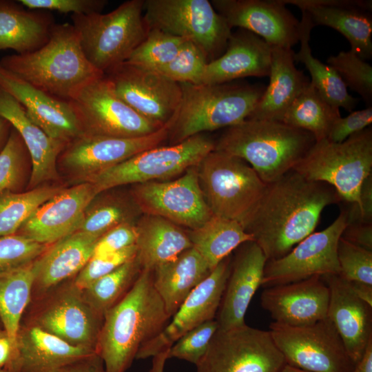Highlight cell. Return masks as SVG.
<instances>
[{
    "mask_svg": "<svg viewBox=\"0 0 372 372\" xmlns=\"http://www.w3.org/2000/svg\"><path fill=\"white\" fill-rule=\"evenodd\" d=\"M0 67L34 87L68 101L104 76L86 59L76 30L68 23H55L48 41L41 48L2 57Z\"/></svg>",
    "mask_w": 372,
    "mask_h": 372,
    "instance_id": "3957f363",
    "label": "cell"
},
{
    "mask_svg": "<svg viewBox=\"0 0 372 372\" xmlns=\"http://www.w3.org/2000/svg\"><path fill=\"white\" fill-rule=\"evenodd\" d=\"M0 87L14 97L50 138L68 143L82 135L70 101L50 95L1 67Z\"/></svg>",
    "mask_w": 372,
    "mask_h": 372,
    "instance_id": "cb8c5ba5",
    "label": "cell"
},
{
    "mask_svg": "<svg viewBox=\"0 0 372 372\" xmlns=\"http://www.w3.org/2000/svg\"><path fill=\"white\" fill-rule=\"evenodd\" d=\"M271 46L243 29L232 32L225 52L209 62L199 84H221L249 77L269 76Z\"/></svg>",
    "mask_w": 372,
    "mask_h": 372,
    "instance_id": "4316f807",
    "label": "cell"
},
{
    "mask_svg": "<svg viewBox=\"0 0 372 372\" xmlns=\"http://www.w3.org/2000/svg\"><path fill=\"white\" fill-rule=\"evenodd\" d=\"M34 276V262L0 274V322L15 344L21 319L32 299Z\"/></svg>",
    "mask_w": 372,
    "mask_h": 372,
    "instance_id": "74e56055",
    "label": "cell"
},
{
    "mask_svg": "<svg viewBox=\"0 0 372 372\" xmlns=\"http://www.w3.org/2000/svg\"><path fill=\"white\" fill-rule=\"evenodd\" d=\"M169 349L152 357V366L148 372H164L165 362L168 360Z\"/></svg>",
    "mask_w": 372,
    "mask_h": 372,
    "instance_id": "94428289",
    "label": "cell"
},
{
    "mask_svg": "<svg viewBox=\"0 0 372 372\" xmlns=\"http://www.w3.org/2000/svg\"><path fill=\"white\" fill-rule=\"evenodd\" d=\"M196 168L201 191L213 215L240 224L267 186L245 161L218 150L206 155Z\"/></svg>",
    "mask_w": 372,
    "mask_h": 372,
    "instance_id": "9c48e42d",
    "label": "cell"
},
{
    "mask_svg": "<svg viewBox=\"0 0 372 372\" xmlns=\"http://www.w3.org/2000/svg\"><path fill=\"white\" fill-rule=\"evenodd\" d=\"M261 305L275 322L291 327L313 324L327 318L329 291L320 276L266 287Z\"/></svg>",
    "mask_w": 372,
    "mask_h": 372,
    "instance_id": "7402d4cb",
    "label": "cell"
},
{
    "mask_svg": "<svg viewBox=\"0 0 372 372\" xmlns=\"http://www.w3.org/2000/svg\"><path fill=\"white\" fill-rule=\"evenodd\" d=\"M12 127V125L7 120L0 117V152L3 149L8 139Z\"/></svg>",
    "mask_w": 372,
    "mask_h": 372,
    "instance_id": "6125c7cd",
    "label": "cell"
},
{
    "mask_svg": "<svg viewBox=\"0 0 372 372\" xmlns=\"http://www.w3.org/2000/svg\"><path fill=\"white\" fill-rule=\"evenodd\" d=\"M16 358V344L11 340L6 331L0 327V368L13 372Z\"/></svg>",
    "mask_w": 372,
    "mask_h": 372,
    "instance_id": "9f6ffc18",
    "label": "cell"
},
{
    "mask_svg": "<svg viewBox=\"0 0 372 372\" xmlns=\"http://www.w3.org/2000/svg\"><path fill=\"white\" fill-rule=\"evenodd\" d=\"M269 331L289 366L309 372H351L355 365L328 318L304 327L273 322Z\"/></svg>",
    "mask_w": 372,
    "mask_h": 372,
    "instance_id": "7c38bea8",
    "label": "cell"
},
{
    "mask_svg": "<svg viewBox=\"0 0 372 372\" xmlns=\"http://www.w3.org/2000/svg\"><path fill=\"white\" fill-rule=\"evenodd\" d=\"M340 117L339 108L328 103L310 82L286 111L281 122L310 132L317 142L327 138Z\"/></svg>",
    "mask_w": 372,
    "mask_h": 372,
    "instance_id": "8d00e7d4",
    "label": "cell"
},
{
    "mask_svg": "<svg viewBox=\"0 0 372 372\" xmlns=\"http://www.w3.org/2000/svg\"><path fill=\"white\" fill-rule=\"evenodd\" d=\"M143 5L144 0H129L107 13L71 14L86 59L104 74L127 61L145 39Z\"/></svg>",
    "mask_w": 372,
    "mask_h": 372,
    "instance_id": "8992f818",
    "label": "cell"
},
{
    "mask_svg": "<svg viewBox=\"0 0 372 372\" xmlns=\"http://www.w3.org/2000/svg\"><path fill=\"white\" fill-rule=\"evenodd\" d=\"M103 318L70 279L32 298L21 322L72 346L96 352Z\"/></svg>",
    "mask_w": 372,
    "mask_h": 372,
    "instance_id": "ba28073f",
    "label": "cell"
},
{
    "mask_svg": "<svg viewBox=\"0 0 372 372\" xmlns=\"http://www.w3.org/2000/svg\"><path fill=\"white\" fill-rule=\"evenodd\" d=\"M182 97L169 122V145L193 136L234 126L247 119L265 86L243 82L221 84L180 83Z\"/></svg>",
    "mask_w": 372,
    "mask_h": 372,
    "instance_id": "5b68a950",
    "label": "cell"
},
{
    "mask_svg": "<svg viewBox=\"0 0 372 372\" xmlns=\"http://www.w3.org/2000/svg\"><path fill=\"white\" fill-rule=\"evenodd\" d=\"M170 319L154 287L152 271L142 270L128 293L104 315L96 353L105 372H125L140 348Z\"/></svg>",
    "mask_w": 372,
    "mask_h": 372,
    "instance_id": "7a4b0ae2",
    "label": "cell"
},
{
    "mask_svg": "<svg viewBox=\"0 0 372 372\" xmlns=\"http://www.w3.org/2000/svg\"><path fill=\"white\" fill-rule=\"evenodd\" d=\"M301 12L300 48L297 53L294 52L295 62L304 64L311 75V83L328 103L338 108L353 112L359 99L348 92L346 85L330 65L322 63L312 55L309 40L314 25L306 12Z\"/></svg>",
    "mask_w": 372,
    "mask_h": 372,
    "instance_id": "e575fe53",
    "label": "cell"
},
{
    "mask_svg": "<svg viewBox=\"0 0 372 372\" xmlns=\"http://www.w3.org/2000/svg\"><path fill=\"white\" fill-rule=\"evenodd\" d=\"M141 271L136 256L83 289V296L91 307L104 317L128 293Z\"/></svg>",
    "mask_w": 372,
    "mask_h": 372,
    "instance_id": "f35d334b",
    "label": "cell"
},
{
    "mask_svg": "<svg viewBox=\"0 0 372 372\" xmlns=\"http://www.w3.org/2000/svg\"><path fill=\"white\" fill-rule=\"evenodd\" d=\"M136 225V258L142 270L152 271L192 247L187 231L163 218L143 214Z\"/></svg>",
    "mask_w": 372,
    "mask_h": 372,
    "instance_id": "d6a6232c",
    "label": "cell"
},
{
    "mask_svg": "<svg viewBox=\"0 0 372 372\" xmlns=\"http://www.w3.org/2000/svg\"><path fill=\"white\" fill-rule=\"evenodd\" d=\"M29 10H54L76 14L101 12L107 0H18Z\"/></svg>",
    "mask_w": 372,
    "mask_h": 372,
    "instance_id": "816d5d0a",
    "label": "cell"
},
{
    "mask_svg": "<svg viewBox=\"0 0 372 372\" xmlns=\"http://www.w3.org/2000/svg\"><path fill=\"white\" fill-rule=\"evenodd\" d=\"M280 372H309L307 371H304L291 366H289L288 364H285Z\"/></svg>",
    "mask_w": 372,
    "mask_h": 372,
    "instance_id": "be15d7a7",
    "label": "cell"
},
{
    "mask_svg": "<svg viewBox=\"0 0 372 372\" xmlns=\"http://www.w3.org/2000/svg\"><path fill=\"white\" fill-rule=\"evenodd\" d=\"M215 147L213 138L197 134L174 145L146 149L82 182L92 183L99 194L123 185L164 181L198 165Z\"/></svg>",
    "mask_w": 372,
    "mask_h": 372,
    "instance_id": "30bf717a",
    "label": "cell"
},
{
    "mask_svg": "<svg viewBox=\"0 0 372 372\" xmlns=\"http://www.w3.org/2000/svg\"><path fill=\"white\" fill-rule=\"evenodd\" d=\"M169 126V123L151 134L136 138L81 135L65 145L61 160L83 180L161 145L167 139Z\"/></svg>",
    "mask_w": 372,
    "mask_h": 372,
    "instance_id": "ffe728a7",
    "label": "cell"
},
{
    "mask_svg": "<svg viewBox=\"0 0 372 372\" xmlns=\"http://www.w3.org/2000/svg\"><path fill=\"white\" fill-rule=\"evenodd\" d=\"M141 213L134 201L108 197L87 209L76 231L100 238L112 228L124 223H136Z\"/></svg>",
    "mask_w": 372,
    "mask_h": 372,
    "instance_id": "60d3db41",
    "label": "cell"
},
{
    "mask_svg": "<svg viewBox=\"0 0 372 372\" xmlns=\"http://www.w3.org/2000/svg\"><path fill=\"white\" fill-rule=\"evenodd\" d=\"M70 103L82 135L136 138L151 134L162 127L123 102L115 94L105 74L85 86Z\"/></svg>",
    "mask_w": 372,
    "mask_h": 372,
    "instance_id": "5bb4252c",
    "label": "cell"
},
{
    "mask_svg": "<svg viewBox=\"0 0 372 372\" xmlns=\"http://www.w3.org/2000/svg\"><path fill=\"white\" fill-rule=\"evenodd\" d=\"M341 237L357 246L372 251V223L360 220L349 221Z\"/></svg>",
    "mask_w": 372,
    "mask_h": 372,
    "instance_id": "db71d44e",
    "label": "cell"
},
{
    "mask_svg": "<svg viewBox=\"0 0 372 372\" xmlns=\"http://www.w3.org/2000/svg\"><path fill=\"white\" fill-rule=\"evenodd\" d=\"M105 76L123 102L160 127L168 124L178 108L180 84L156 70L124 62Z\"/></svg>",
    "mask_w": 372,
    "mask_h": 372,
    "instance_id": "e0dca14e",
    "label": "cell"
},
{
    "mask_svg": "<svg viewBox=\"0 0 372 372\" xmlns=\"http://www.w3.org/2000/svg\"><path fill=\"white\" fill-rule=\"evenodd\" d=\"M339 276L349 282L372 285V251L340 237L337 248Z\"/></svg>",
    "mask_w": 372,
    "mask_h": 372,
    "instance_id": "7dc6e473",
    "label": "cell"
},
{
    "mask_svg": "<svg viewBox=\"0 0 372 372\" xmlns=\"http://www.w3.org/2000/svg\"><path fill=\"white\" fill-rule=\"evenodd\" d=\"M348 282L355 294L372 307V285L360 282Z\"/></svg>",
    "mask_w": 372,
    "mask_h": 372,
    "instance_id": "91938a15",
    "label": "cell"
},
{
    "mask_svg": "<svg viewBox=\"0 0 372 372\" xmlns=\"http://www.w3.org/2000/svg\"><path fill=\"white\" fill-rule=\"evenodd\" d=\"M0 117L21 136L32 162L30 186L34 187L58 177V156L68 143L50 138L28 116L20 103L0 87Z\"/></svg>",
    "mask_w": 372,
    "mask_h": 372,
    "instance_id": "83f0119b",
    "label": "cell"
},
{
    "mask_svg": "<svg viewBox=\"0 0 372 372\" xmlns=\"http://www.w3.org/2000/svg\"><path fill=\"white\" fill-rule=\"evenodd\" d=\"M187 232L192 247L211 271L240 245L253 240L240 223L215 215L200 227Z\"/></svg>",
    "mask_w": 372,
    "mask_h": 372,
    "instance_id": "d590c367",
    "label": "cell"
},
{
    "mask_svg": "<svg viewBox=\"0 0 372 372\" xmlns=\"http://www.w3.org/2000/svg\"><path fill=\"white\" fill-rule=\"evenodd\" d=\"M286 364L269 331L246 324L218 329L196 372H280Z\"/></svg>",
    "mask_w": 372,
    "mask_h": 372,
    "instance_id": "4fadbf2b",
    "label": "cell"
},
{
    "mask_svg": "<svg viewBox=\"0 0 372 372\" xmlns=\"http://www.w3.org/2000/svg\"><path fill=\"white\" fill-rule=\"evenodd\" d=\"M232 29L249 31L271 47L292 48L300 41V22L282 0H211Z\"/></svg>",
    "mask_w": 372,
    "mask_h": 372,
    "instance_id": "d6986e66",
    "label": "cell"
},
{
    "mask_svg": "<svg viewBox=\"0 0 372 372\" xmlns=\"http://www.w3.org/2000/svg\"><path fill=\"white\" fill-rule=\"evenodd\" d=\"M316 142L310 132L282 122L247 118L225 128L215 149L243 159L269 184L292 170Z\"/></svg>",
    "mask_w": 372,
    "mask_h": 372,
    "instance_id": "277c9868",
    "label": "cell"
},
{
    "mask_svg": "<svg viewBox=\"0 0 372 372\" xmlns=\"http://www.w3.org/2000/svg\"><path fill=\"white\" fill-rule=\"evenodd\" d=\"M0 372H12L8 369L0 368Z\"/></svg>",
    "mask_w": 372,
    "mask_h": 372,
    "instance_id": "e7e4bbea",
    "label": "cell"
},
{
    "mask_svg": "<svg viewBox=\"0 0 372 372\" xmlns=\"http://www.w3.org/2000/svg\"><path fill=\"white\" fill-rule=\"evenodd\" d=\"M360 200V211L357 220L372 223V174L364 180L361 187Z\"/></svg>",
    "mask_w": 372,
    "mask_h": 372,
    "instance_id": "6f0895ef",
    "label": "cell"
},
{
    "mask_svg": "<svg viewBox=\"0 0 372 372\" xmlns=\"http://www.w3.org/2000/svg\"><path fill=\"white\" fill-rule=\"evenodd\" d=\"M2 327V325H1V322H0V327Z\"/></svg>",
    "mask_w": 372,
    "mask_h": 372,
    "instance_id": "03108f58",
    "label": "cell"
},
{
    "mask_svg": "<svg viewBox=\"0 0 372 372\" xmlns=\"http://www.w3.org/2000/svg\"><path fill=\"white\" fill-rule=\"evenodd\" d=\"M93 353L21 322L13 372H62L71 362Z\"/></svg>",
    "mask_w": 372,
    "mask_h": 372,
    "instance_id": "f546056e",
    "label": "cell"
},
{
    "mask_svg": "<svg viewBox=\"0 0 372 372\" xmlns=\"http://www.w3.org/2000/svg\"><path fill=\"white\" fill-rule=\"evenodd\" d=\"M306 12L314 26L324 25L342 34L351 50L363 60L372 58L371 0H282Z\"/></svg>",
    "mask_w": 372,
    "mask_h": 372,
    "instance_id": "603a6c76",
    "label": "cell"
},
{
    "mask_svg": "<svg viewBox=\"0 0 372 372\" xmlns=\"http://www.w3.org/2000/svg\"><path fill=\"white\" fill-rule=\"evenodd\" d=\"M351 372H372V340L369 342L364 354Z\"/></svg>",
    "mask_w": 372,
    "mask_h": 372,
    "instance_id": "680465c9",
    "label": "cell"
},
{
    "mask_svg": "<svg viewBox=\"0 0 372 372\" xmlns=\"http://www.w3.org/2000/svg\"><path fill=\"white\" fill-rule=\"evenodd\" d=\"M63 189L39 187L25 192L0 194V237L16 234L31 215Z\"/></svg>",
    "mask_w": 372,
    "mask_h": 372,
    "instance_id": "ab89813d",
    "label": "cell"
},
{
    "mask_svg": "<svg viewBox=\"0 0 372 372\" xmlns=\"http://www.w3.org/2000/svg\"><path fill=\"white\" fill-rule=\"evenodd\" d=\"M349 218L348 207H343L327 228L313 232L282 258L267 260L261 286L266 288L314 276L339 274L338 244Z\"/></svg>",
    "mask_w": 372,
    "mask_h": 372,
    "instance_id": "9a60e30c",
    "label": "cell"
},
{
    "mask_svg": "<svg viewBox=\"0 0 372 372\" xmlns=\"http://www.w3.org/2000/svg\"><path fill=\"white\" fill-rule=\"evenodd\" d=\"M236 250L216 316L220 330L246 324V312L256 291L261 286L267 261L262 249L254 240L244 242Z\"/></svg>",
    "mask_w": 372,
    "mask_h": 372,
    "instance_id": "d4e9b609",
    "label": "cell"
},
{
    "mask_svg": "<svg viewBox=\"0 0 372 372\" xmlns=\"http://www.w3.org/2000/svg\"><path fill=\"white\" fill-rule=\"evenodd\" d=\"M99 238L75 231L49 245L34 261L32 298L72 279L91 258Z\"/></svg>",
    "mask_w": 372,
    "mask_h": 372,
    "instance_id": "f1b7e54d",
    "label": "cell"
},
{
    "mask_svg": "<svg viewBox=\"0 0 372 372\" xmlns=\"http://www.w3.org/2000/svg\"><path fill=\"white\" fill-rule=\"evenodd\" d=\"M218 329V322L214 319L189 331L169 348L168 359L177 358L196 366L205 356Z\"/></svg>",
    "mask_w": 372,
    "mask_h": 372,
    "instance_id": "c3c4849f",
    "label": "cell"
},
{
    "mask_svg": "<svg viewBox=\"0 0 372 372\" xmlns=\"http://www.w3.org/2000/svg\"><path fill=\"white\" fill-rule=\"evenodd\" d=\"M339 203L342 199L333 187L308 180L292 169L267 184L241 225L267 260H276L314 232L324 208Z\"/></svg>",
    "mask_w": 372,
    "mask_h": 372,
    "instance_id": "6da1fadb",
    "label": "cell"
},
{
    "mask_svg": "<svg viewBox=\"0 0 372 372\" xmlns=\"http://www.w3.org/2000/svg\"><path fill=\"white\" fill-rule=\"evenodd\" d=\"M327 62L338 73L346 87L357 92L366 105L371 107V65L351 50L330 56Z\"/></svg>",
    "mask_w": 372,
    "mask_h": 372,
    "instance_id": "7bdbcfd3",
    "label": "cell"
},
{
    "mask_svg": "<svg viewBox=\"0 0 372 372\" xmlns=\"http://www.w3.org/2000/svg\"><path fill=\"white\" fill-rule=\"evenodd\" d=\"M28 155L29 153L21 136L12 127L8 139L0 152V194L5 191L17 192Z\"/></svg>",
    "mask_w": 372,
    "mask_h": 372,
    "instance_id": "bcb514c9",
    "label": "cell"
},
{
    "mask_svg": "<svg viewBox=\"0 0 372 372\" xmlns=\"http://www.w3.org/2000/svg\"><path fill=\"white\" fill-rule=\"evenodd\" d=\"M48 247L19 234L0 237V274L33 263Z\"/></svg>",
    "mask_w": 372,
    "mask_h": 372,
    "instance_id": "f6af8a7d",
    "label": "cell"
},
{
    "mask_svg": "<svg viewBox=\"0 0 372 372\" xmlns=\"http://www.w3.org/2000/svg\"><path fill=\"white\" fill-rule=\"evenodd\" d=\"M136 223H124L105 233L96 241L92 257L111 254L136 245L138 235Z\"/></svg>",
    "mask_w": 372,
    "mask_h": 372,
    "instance_id": "f907efd6",
    "label": "cell"
},
{
    "mask_svg": "<svg viewBox=\"0 0 372 372\" xmlns=\"http://www.w3.org/2000/svg\"><path fill=\"white\" fill-rule=\"evenodd\" d=\"M196 166L174 180L135 184L132 198L141 213L163 218L189 230L207 222L213 214L201 191Z\"/></svg>",
    "mask_w": 372,
    "mask_h": 372,
    "instance_id": "2e32d148",
    "label": "cell"
},
{
    "mask_svg": "<svg viewBox=\"0 0 372 372\" xmlns=\"http://www.w3.org/2000/svg\"><path fill=\"white\" fill-rule=\"evenodd\" d=\"M293 170L308 180L331 185L342 201L356 205L360 214V189L372 174L371 127L342 143H331L327 138L316 142Z\"/></svg>",
    "mask_w": 372,
    "mask_h": 372,
    "instance_id": "52a82bcc",
    "label": "cell"
},
{
    "mask_svg": "<svg viewBox=\"0 0 372 372\" xmlns=\"http://www.w3.org/2000/svg\"><path fill=\"white\" fill-rule=\"evenodd\" d=\"M143 17L149 30L194 42L209 62L225 52L232 33L208 0H144Z\"/></svg>",
    "mask_w": 372,
    "mask_h": 372,
    "instance_id": "8fae6325",
    "label": "cell"
},
{
    "mask_svg": "<svg viewBox=\"0 0 372 372\" xmlns=\"http://www.w3.org/2000/svg\"><path fill=\"white\" fill-rule=\"evenodd\" d=\"M62 372H105L103 362L95 352L67 365Z\"/></svg>",
    "mask_w": 372,
    "mask_h": 372,
    "instance_id": "11a10c76",
    "label": "cell"
},
{
    "mask_svg": "<svg viewBox=\"0 0 372 372\" xmlns=\"http://www.w3.org/2000/svg\"><path fill=\"white\" fill-rule=\"evenodd\" d=\"M208 63L205 52L194 42L186 39L176 58L157 72L178 83L199 84Z\"/></svg>",
    "mask_w": 372,
    "mask_h": 372,
    "instance_id": "ee69618b",
    "label": "cell"
},
{
    "mask_svg": "<svg viewBox=\"0 0 372 372\" xmlns=\"http://www.w3.org/2000/svg\"><path fill=\"white\" fill-rule=\"evenodd\" d=\"M372 123V107L351 112L340 117L332 126L327 139L335 143H342L351 135L369 127Z\"/></svg>",
    "mask_w": 372,
    "mask_h": 372,
    "instance_id": "f5cc1de1",
    "label": "cell"
},
{
    "mask_svg": "<svg viewBox=\"0 0 372 372\" xmlns=\"http://www.w3.org/2000/svg\"><path fill=\"white\" fill-rule=\"evenodd\" d=\"M185 40L158 29H149L125 62L157 71L176 58Z\"/></svg>",
    "mask_w": 372,
    "mask_h": 372,
    "instance_id": "b9f144b4",
    "label": "cell"
},
{
    "mask_svg": "<svg viewBox=\"0 0 372 372\" xmlns=\"http://www.w3.org/2000/svg\"><path fill=\"white\" fill-rule=\"evenodd\" d=\"M231 255L223 260L186 298L166 327L138 350L136 359H146L169 349L183 335L216 319L231 265Z\"/></svg>",
    "mask_w": 372,
    "mask_h": 372,
    "instance_id": "ac0fdd59",
    "label": "cell"
},
{
    "mask_svg": "<svg viewBox=\"0 0 372 372\" xmlns=\"http://www.w3.org/2000/svg\"><path fill=\"white\" fill-rule=\"evenodd\" d=\"M97 195L94 186L89 182L63 189L41 205L16 234L49 246L76 231Z\"/></svg>",
    "mask_w": 372,
    "mask_h": 372,
    "instance_id": "44dd1931",
    "label": "cell"
},
{
    "mask_svg": "<svg viewBox=\"0 0 372 372\" xmlns=\"http://www.w3.org/2000/svg\"><path fill=\"white\" fill-rule=\"evenodd\" d=\"M136 254L137 248L134 245L111 254L92 257L72 278V282L79 289L83 290L99 278L132 260Z\"/></svg>",
    "mask_w": 372,
    "mask_h": 372,
    "instance_id": "681fc988",
    "label": "cell"
},
{
    "mask_svg": "<svg viewBox=\"0 0 372 372\" xmlns=\"http://www.w3.org/2000/svg\"><path fill=\"white\" fill-rule=\"evenodd\" d=\"M153 284L170 318L212 271L193 247L152 271Z\"/></svg>",
    "mask_w": 372,
    "mask_h": 372,
    "instance_id": "836d02e7",
    "label": "cell"
},
{
    "mask_svg": "<svg viewBox=\"0 0 372 372\" xmlns=\"http://www.w3.org/2000/svg\"><path fill=\"white\" fill-rule=\"evenodd\" d=\"M329 291L327 318L355 364L372 340V307L360 299L338 274L321 276Z\"/></svg>",
    "mask_w": 372,
    "mask_h": 372,
    "instance_id": "484cf974",
    "label": "cell"
},
{
    "mask_svg": "<svg viewBox=\"0 0 372 372\" xmlns=\"http://www.w3.org/2000/svg\"><path fill=\"white\" fill-rule=\"evenodd\" d=\"M292 48L271 47L269 83L247 118L280 121L310 80L295 65Z\"/></svg>",
    "mask_w": 372,
    "mask_h": 372,
    "instance_id": "4dcf8cb0",
    "label": "cell"
},
{
    "mask_svg": "<svg viewBox=\"0 0 372 372\" xmlns=\"http://www.w3.org/2000/svg\"><path fill=\"white\" fill-rule=\"evenodd\" d=\"M54 24L48 11L27 10L18 1L0 0V50L11 49L17 54L34 52L48 41Z\"/></svg>",
    "mask_w": 372,
    "mask_h": 372,
    "instance_id": "1f68e13d",
    "label": "cell"
}]
</instances>
